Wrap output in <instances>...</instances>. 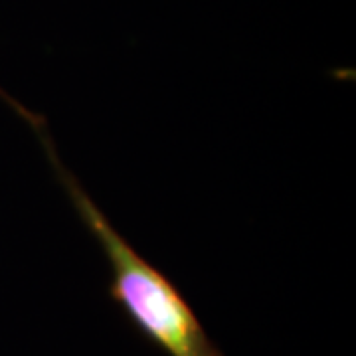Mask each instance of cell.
Wrapping results in <instances>:
<instances>
[{
  "mask_svg": "<svg viewBox=\"0 0 356 356\" xmlns=\"http://www.w3.org/2000/svg\"><path fill=\"white\" fill-rule=\"evenodd\" d=\"M0 99L8 103L34 131L72 208L91 238L99 243L111 269L107 295L125 313L131 327L166 356H226L210 339L177 283L117 232L76 175L64 165L46 117L16 102L4 89H0Z\"/></svg>",
  "mask_w": 356,
  "mask_h": 356,
  "instance_id": "1",
  "label": "cell"
}]
</instances>
